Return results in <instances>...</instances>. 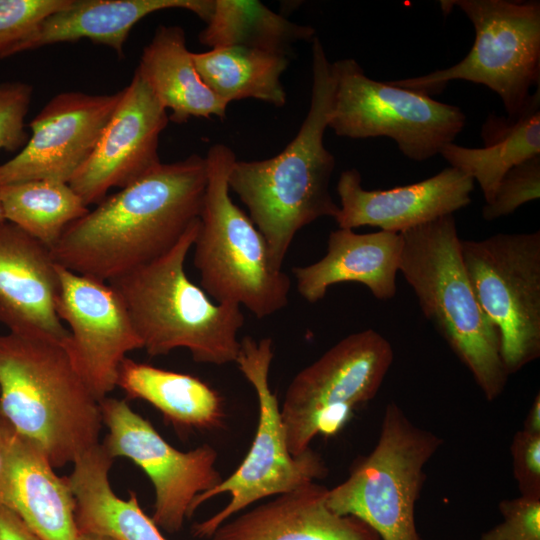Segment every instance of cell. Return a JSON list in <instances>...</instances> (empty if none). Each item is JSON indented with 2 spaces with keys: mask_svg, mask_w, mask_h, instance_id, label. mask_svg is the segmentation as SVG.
I'll list each match as a JSON object with an SVG mask.
<instances>
[{
  "mask_svg": "<svg viewBox=\"0 0 540 540\" xmlns=\"http://www.w3.org/2000/svg\"><path fill=\"white\" fill-rule=\"evenodd\" d=\"M205 157L160 163L71 223L51 249L77 274L110 282L169 251L199 218Z\"/></svg>",
  "mask_w": 540,
  "mask_h": 540,
  "instance_id": "1",
  "label": "cell"
},
{
  "mask_svg": "<svg viewBox=\"0 0 540 540\" xmlns=\"http://www.w3.org/2000/svg\"><path fill=\"white\" fill-rule=\"evenodd\" d=\"M332 63L320 39L312 40L310 106L292 141L274 157L233 163L228 186L249 211L266 240L271 263L282 270L296 233L322 217L339 212L329 184L336 162L323 138L334 94Z\"/></svg>",
  "mask_w": 540,
  "mask_h": 540,
  "instance_id": "2",
  "label": "cell"
},
{
  "mask_svg": "<svg viewBox=\"0 0 540 540\" xmlns=\"http://www.w3.org/2000/svg\"><path fill=\"white\" fill-rule=\"evenodd\" d=\"M0 414L53 467L100 443V401L65 344L51 339L0 335Z\"/></svg>",
  "mask_w": 540,
  "mask_h": 540,
  "instance_id": "3",
  "label": "cell"
},
{
  "mask_svg": "<svg viewBox=\"0 0 540 540\" xmlns=\"http://www.w3.org/2000/svg\"><path fill=\"white\" fill-rule=\"evenodd\" d=\"M199 218L155 260L108 282L120 296L143 349L155 357L187 349L194 361L235 363L244 325L241 306L212 302L185 272Z\"/></svg>",
  "mask_w": 540,
  "mask_h": 540,
  "instance_id": "4",
  "label": "cell"
},
{
  "mask_svg": "<svg viewBox=\"0 0 540 540\" xmlns=\"http://www.w3.org/2000/svg\"><path fill=\"white\" fill-rule=\"evenodd\" d=\"M399 271L425 317L469 370L488 401L504 391L508 373L496 328L481 309L461 253L456 221L446 215L401 233Z\"/></svg>",
  "mask_w": 540,
  "mask_h": 540,
  "instance_id": "5",
  "label": "cell"
},
{
  "mask_svg": "<svg viewBox=\"0 0 540 540\" xmlns=\"http://www.w3.org/2000/svg\"><path fill=\"white\" fill-rule=\"evenodd\" d=\"M235 160L224 144L213 145L205 156L207 183L193 261L201 288L215 302L244 306L265 318L288 304L291 281L273 267L263 235L230 197Z\"/></svg>",
  "mask_w": 540,
  "mask_h": 540,
  "instance_id": "6",
  "label": "cell"
},
{
  "mask_svg": "<svg viewBox=\"0 0 540 540\" xmlns=\"http://www.w3.org/2000/svg\"><path fill=\"white\" fill-rule=\"evenodd\" d=\"M443 440L411 421L395 402L386 405L378 440L354 463L349 476L328 489L327 505L370 527L380 540H423L416 505L425 467Z\"/></svg>",
  "mask_w": 540,
  "mask_h": 540,
  "instance_id": "7",
  "label": "cell"
},
{
  "mask_svg": "<svg viewBox=\"0 0 540 540\" xmlns=\"http://www.w3.org/2000/svg\"><path fill=\"white\" fill-rule=\"evenodd\" d=\"M440 5L444 12L457 6L467 15L475 29L471 50L449 68L390 83L430 95L450 81H470L497 93L508 117L519 115L531 89L540 86V2L454 0Z\"/></svg>",
  "mask_w": 540,
  "mask_h": 540,
  "instance_id": "8",
  "label": "cell"
},
{
  "mask_svg": "<svg viewBox=\"0 0 540 540\" xmlns=\"http://www.w3.org/2000/svg\"><path fill=\"white\" fill-rule=\"evenodd\" d=\"M273 356L271 338L257 341L245 336L240 341L235 363L256 392L257 429L238 468L194 500L191 516L209 499L221 494L230 496L229 502L217 513L193 525L192 534L197 538H210L223 523L261 499L291 491L327 475L324 460L311 448L298 456H293L288 449L280 406L269 385Z\"/></svg>",
  "mask_w": 540,
  "mask_h": 540,
  "instance_id": "9",
  "label": "cell"
},
{
  "mask_svg": "<svg viewBox=\"0 0 540 540\" xmlns=\"http://www.w3.org/2000/svg\"><path fill=\"white\" fill-rule=\"evenodd\" d=\"M393 360L389 341L367 329L340 340L297 373L280 406L290 453H304L317 435L339 433L378 393Z\"/></svg>",
  "mask_w": 540,
  "mask_h": 540,
  "instance_id": "10",
  "label": "cell"
},
{
  "mask_svg": "<svg viewBox=\"0 0 540 540\" xmlns=\"http://www.w3.org/2000/svg\"><path fill=\"white\" fill-rule=\"evenodd\" d=\"M332 71L335 85L328 127L338 136L389 137L404 156L424 161L452 143L466 124L459 107L373 80L354 59L333 62Z\"/></svg>",
  "mask_w": 540,
  "mask_h": 540,
  "instance_id": "11",
  "label": "cell"
},
{
  "mask_svg": "<svg viewBox=\"0 0 540 540\" xmlns=\"http://www.w3.org/2000/svg\"><path fill=\"white\" fill-rule=\"evenodd\" d=\"M476 299L493 326L508 375L540 356V231L461 240Z\"/></svg>",
  "mask_w": 540,
  "mask_h": 540,
  "instance_id": "12",
  "label": "cell"
},
{
  "mask_svg": "<svg viewBox=\"0 0 540 540\" xmlns=\"http://www.w3.org/2000/svg\"><path fill=\"white\" fill-rule=\"evenodd\" d=\"M108 434L102 443L110 457H125L149 477L155 492L152 520L170 533L178 532L196 497L222 481L216 468L217 452L203 444L190 451L171 446L125 400H100Z\"/></svg>",
  "mask_w": 540,
  "mask_h": 540,
  "instance_id": "13",
  "label": "cell"
},
{
  "mask_svg": "<svg viewBox=\"0 0 540 540\" xmlns=\"http://www.w3.org/2000/svg\"><path fill=\"white\" fill-rule=\"evenodd\" d=\"M57 273L56 310L70 328L65 347L100 401L117 387L121 363L129 352L143 349L142 341L120 296L108 282L58 264Z\"/></svg>",
  "mask_w": 540,
  "mask_h": 540,
  "instance_id": "14",
  "label": "cell"
},
{
  "mask_svg": "<svg viewBox=\"0 0 540 540\" xmlns=\"http://www.w3.org/2000/svg\"><path fill=\"white\" fill-rule=\"evenodd\" d=\"M122 96L69 91L54 96L31 120V137L0 164V187L50 180L68 183L92 154Z\"/></svg>",
  "mask_w": 540,
  "mask_h": 540,
  "instance_id": "15",
  "label": "cell"
},
{
  "mask_svg": "<svg viewBox=\"0 0 540 540\" xmlns=\"http://www.w3.org/2000/svg\"><path fill=\"white\" fill-rule=\"evenodd\" d=\"M168 120L166 109L135 70L92 154L69 182L86 206L97 205L110 189L134 183L161 163L159 137Z\"/></svg>",
  "mask_w": 540,
  "mask_h": 540,
  "instance_id": "16",
  "label": "cell"
},
{
  "mask_svg": "<svg viewBox=\"0 0 540 540\" xmlns=\"http://www.w3.org/2000/svg\"><path fill=\"white\" fill-rule=\"evenodd\" d=\"M474 184L471 177L450 166L413 184L367 190L360 172L352 168L340 174V205L334 219L338 228L372 226L401 234L468 206Z\"/></svg>",
  "mask_w": 540,
  "mask_h": 540,
  "instance_id": "17",
  "label": "cell"
},
{
  "mask_svg": "<svg viewBox=\"0 0 540 540\" xmlns=\"http://www.w3.org/2000/svg\"><path fill=\"white\" fill-rule=\"evenodd\" d=\"M57 264L51 250L16 225L0 221V322L11 333L63 344L69 330L56 310Z\"/></svg>",
  "mask_w": 540,
  "mask_h": 540,
  "instance_id": "18",
  "label": "cell"
},
{
  "mask_svg": "<svg viewBox=\"0 0 540 540\" xmlns=\"http://www.w3.org/2000/svg\"><path fill=\"white\" fill-rule=\"evenodd\" d=\"M328 489L310 482L223 523L211 540H380L365 523L335 513Z\"/></svg>",
  "mask_w": 540,
  "mask_h": 540,
  "instance_id": "19",
  "label": "cell"
},
{
  "mask_svg": "<svg viewBox=\"0 0 540 540\" xmlns=\"http://www.w3.org/2000/svg\"><path fill=\"white\" fill-rule=\"evenodd\" d=\"M402 249L399 233L379 230L358 234L352 229L338 228L329 234L323 258L292 268L297 290L307 302L316 303L332 285L357 282L375 298L391 299L396 294Z\"/></svg>",
  "mask_w": 540,
  "mask_h": 540,
  "instance_id": "20",
  "label": "cell"
},
{
  "mask_svg": "<svg viewBox=\"0 0 540 540\" xmlns=\"http://www.w3.org/2000/svg\"><path fill=\"white\" fill-rule=\"evenodd\" d=\"M213 4L214 0H72L70 6L43 21L22 52L86 38L123 56L130 31L145 16L179 8L206 22Z\"/></svg>",
  "mask_w": 540,
  "mask_h": 540,
  "instance_id": "21",
  "label": "cell"
},
{
  "mask_svg": "<svg viewBox=\"0 0 540 540\" xmlns=\"http://www.w3.org/2000/svg\"><path fill=\"white\" fill-rule=\"evenodd\" d=\"M43 451L16 433L5 507L41 540H77L75 500L67 477H59Z\"/></svg>",
  "mask_w": 540,
  "mask_h": 540,
  "instance_id": "22",
  "label": "cell"
},
{
  "mask_svg": "<svg viewBox=\"0 0 540 540\" xmlns=\"http://www.w3.org/2000/svg\"><path fill=\"white\" fill-rule=\"evenodd\" d=\"M136 71L175 123L190 118H225L228 105L201 79L179 26L160 25L144 47Z\"/></svg>",
  "mask_w": 540,
  "mask_h": 540,
  "instance_id": "23",
  "label": "cell"
},
{
  "mask_svg": "<svg viewBox=\"0 0 540 540\" xmlns=\"http://www.w3.org/2000/svg\"><path fill=\"white\" fill-rule=\"evenodd\" d=\"M112 461L99 443L73 462L67 478L75 500L78 532L115 540H167L139 506L134 492L127 500L114 493L109 481Z\"/></svg>",
  "mask_w": 540,
  "mask_h": 540,
  "instance_id": "24",
  "label": "cell"
},
{
  "mask_svg": "<svg viewBox=\"0 0 540 540\" xmlns=\"http://www.w3.org/2000/svg\"><path fill=\"white\" fill-rule=\"evenodd\" d=\"M482 148H469L454 142L440 155L451 167L476 181L489 203L502 177L514 166L540 155V88L532 93L519 115H489L481 128Z\"/></svg>",
  "mask_w": 540,
  "mask_h": 540,
  "instance_id": "25",
  "label": "cell"
},
{
  "mask_svg": "<svg viewBox=\"0 0 540 540\" xmlns=\"http://www.w3.org/2000/svg\"><path fill=\"white\" fill-rule=\"evenodd\" d=\"M117 387L130 398L150 403L179 427L212 429L225 415L220 394L199 378L127 357L120 365Z\"/></svg>",
  "mask_w": 540,
  "mask_h": 540,
  "instance_id": "26",
  "label": "cell"
},
{
  "mask_svg": "<svg viewBox=\"0 0 540 540\" xmlns=\"http://www.w3.org/2000/svg\"><path fill=\"white\" fill-rule=\"evenodd\" d=\"M192 58L203 82L227 105L246 98L276 107L287 101L281 82L289 65L286 55L231 46L192 52Z\"/></svg>",
  "mask_w": 540,
  "mask_h": 540,
  "instance_id": "27",
  "label": "cell"
},
{
  "mask_svg": "<svg viewBox=\"0 0 540 540\" xmlns=\"http://www.w3.org/2000/svg\"><path fill=\"white\" fill-rule=\"evenodd\" d=\"M315 29L294 23L256 0H214L198 39L212 48L239 46L288 56L299 41L314 39Z\"/></svg>",
  "mask_w": 540,
  "mask_h": 540,
  "instance_id": "28",
  "label": "cell"
},
{
  "mask_svg": "<svg viewBox=\"0 0 540 540\" xmlns=\"http://www.w3.org/2000/svg\"><path fill=\"white\" fill-rule=\"evenodd\" d=\"M0 208L4 220L16 225L50 250L66 228L89 211L68 183L50 180L1 186Z\"/></svg>",
  "mask_w": 540,
  "mask_h": 540,
  "instance_id": "29",
  "label": "cell"
},
{
  "mask_svg": "<svg viewBox=\"0 0 540 540\" xmlns=\"http://www.w3.org/2000/svg\"><path fill=\"white\" fill-rule=\"evenodd\" d=\"M72 0H0V58L22 53L24 44L52 14Z\"/></svg>",
  "mask_w": 540,
  "mask_h": 540,
  "instance_id": "30",
  "label": "cell"
},
{
  "mask_svg": "<svg viewBox=\"0 0 540 540\" xmlns=\"http://www.w3.org/2000/svg\"><path fill=\"white\" fill-rule=\"evenodd\" d=\"M539 197L540 155L514 166L502 177L492 200L482 208V216L492 221Z\"/></svg>",
  "mask_w": 540,
  "mask_h": 540,
  "instance_id": "31",
  "label": "cell"
},
{
  "mask_svg": "<svg viewBox=\"0 0 540 540\" xmlns=\"http://www.w3.org/2000/svg\"><path fill=\"white\" fill-rule=\"evenodd\" d=\"M501 521L480 540H540V497L521 496L500 501Z\"/></svg>",
  "mask_w": 540,
  "mask_h": 540,
  "instance_id": "32",
  "label": "cell"
},
{
  "mask_svg": "<svg viewBox=\"0 0 540 540\" xmlns=\"http://www.w3.org/2000/svg\"><path fill=\"white\" fill-rule=\"evenodd\" d=\"M33 88L20 81L0 84V150L15 151L28 141L24 119L28 113Z\"/></svg>",
  "mask_w": 540,
  "mask_h": 540,
  "instance_id": "33",
  "label": "cell"
},
{
  "mask_svg": "<svg viewBox=\"0 0 540 540\" xmlns=\"http://www.w3.org/2000/svg\"><path fill=\"white\" fill-rule=\"evenodd\" d=\"M510 454L520 495L540 497V434L517 431L511 441Z\"/></svg>",
  "mask_w": 540,
  "mask_h": 540,
  "instance_id": "34",
  "label": "cell"
},
{
  "mask_svg": "<svg viewBox=\"0 0 540 540\" xmlns=\"http://www.w3.org/2000/svg\"><path fill=\"white\" fill-rule=\"evenodd\" d=\"M16 433L0 414V506H5L8 499L11 455Z\"/></svg>",
  "mask_w": 540,
  "mask_h": 540,
  "instance_id": "35",
  "label": "cell"
},
{
  "mask_svg": "<svg viewBox=\"0 0 540 540\" xmlns=\"http://www.w3.org/2000/svg\"><path fill=\"white\" fill-rule=\"evenodd\" d=\"M0 540H41L12 509L0 506Z\"/></svg>",
  "mask_w": 540,
  "mask_h": 540,
  "instance_id": "36",
  "label": "cell"
},
{
  "mask_svg": "<svg viewBox=\"0 0 540 540\" xmlns=\"http://www.w3.org/2000/svg\"><path fill=\"white\" fill-rule=\"evenodd\" d=\"M522 430L531 434H540V394L534 397L533 402L523 422Z\"/></svg>",
  "mask_w": 540,
  "mask_h": 540,
  "instance_id": "37",
  "label": "cell"
},
{
  "mask_svg": "<svg viewBox=\"0 0 540 540\" xmlns=\"http://www.w3.org/2000/svg\"><path fill=\"white\" fill-rule=\"evenodd\" d=\"M77 540H115L109 536L90 533V532H78Z\"/></svg>",
  "mask_w": 540,
  "mask_h": 540,
  "instance_id": "38",
  "label": "cell"
},
{
  "mask_svg": "<svg viewBox=\"0 0 540 540\" xmlns=\"http://www.w3.org/2000/svg\"><path fill=\"white\" fill-rule=\"evenodd\" d=\"M1 220H4V218H3L2 211H1V208H0V221Z\"/></svg>",
  "mask_w": 540,
  "mask_h": 540,
  "instance_id": "39",
  "label": "cell"
}]
</instances>
